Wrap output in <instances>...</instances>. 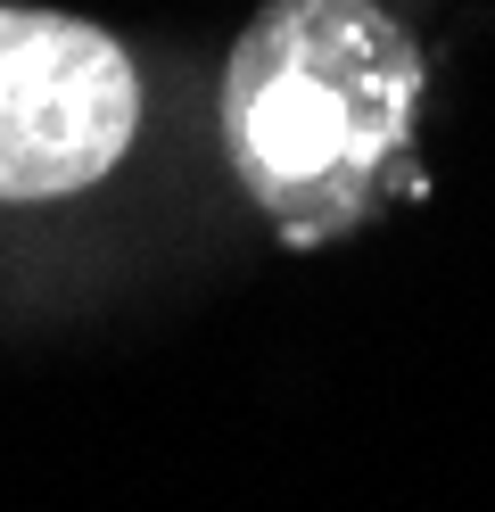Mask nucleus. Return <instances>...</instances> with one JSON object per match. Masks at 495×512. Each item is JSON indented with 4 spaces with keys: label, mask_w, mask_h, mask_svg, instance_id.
<instances>
[{
    "label": "nucleus",
    "mask_w": 495,
    "mask_h": 512,
    "mask_svg": "<svg viewBox=\"0 0 495 512\" xmlns=\"http://www.w3.org/2000/svg\"><path fill=\"white\" fill-rule=\"evenodd\" d=\"M132 124L141 83L116 34L58 9H0V207L99 182Z\"/></svg>",
    "instance_id": "2"
},
{
    "label": "nucleus",
    "mask_w": 495,
    "mask_h": 512,
    "mask_svg": "<svg viewBox=\"0 0 495 512\" xmlns=\"http://www.w3.org/2000/svg\"><path fill=\"white\" fill-rule=\"evenodd\" d=\"M421 50L380 0H264L223 75V133L248 199L314 248L372 215L413 149Z\"/></svg>",
    "instance_id": "1"
}]
</instances>
